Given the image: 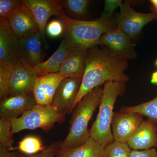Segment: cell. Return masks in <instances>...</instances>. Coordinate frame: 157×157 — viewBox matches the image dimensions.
Listing matches in <instances>:
<instances>
[{"mask_svg":"<svg viewBox=\"0 0 157 157\" xmlns=\"http://www.w3.org/2000/svg\"><path fill=\"white\" fill-rule=\"evenodd\" d=\"M122 109L129 112L137 113L157 122V96L148 102L136 106L123 107Z\"/></svg>","mask_w":157,"mask_h":157,"instance_id":"22","label":"cell"},{"mask_svg":"<svg viewBox=\"0 0 157 157\" xmlns=\"http://www.w3.org/2000/svg\"><path fill=\"white\" fill-rule=\"evenodd\" d=\"M155 63L156 66L157 67V59H156V60Z\"/></svg>","mask_w":157,"mask_h":157,"instance_id":"35","label":"cell"},{"mask_svg":"<svg viewBox=\"0 0 157 157\" xmlns=\"http://www.w3.org/2000/svg\"><path fill=\"white\" fill-rule=\"evenodd\" d=\"M128 59L97 46L88 49L84 75L72 112L85 95L108 81L125 83L129 78L125 73Z\"/></svg>","mask_w":157,"mask_h":157,"instance_id":"1","label":"cell"},{"mask_svg":"<svg viewBox=\"0 0 157 157\" xmlns=\"http://www.w3.org/2000/svg\"><path fill=\"white\" fill-rule=\"evenodd\" d=\"M58 17L64 25V38L73 47L85 50L99 45L104 33L117 28L115 20L103 13L100 18L92 21L73 19L67 16L63 11Z\"/></svg>","mask_w":157,"mask_h":157,"instance_id":"2","label":"cell"},{"mask_svg":"<svg viewBox=\"0 0 157 157\" xmlns=\"http://www.w3.org/2000/svg\"><path fill=\"white\" fill-rule=\"evenodd\" d=\"M62 141H58L53 142L46 147L45 150L38 154L32 155L25 156L18 155V157H56L57 152L60 147Z\"/></svg>","mask_w":157,"mask_h":157,"instance_id":"29","label":"cell"},{"mask_svg":"<svg viewBox=\"0 0 157 157\" xmlns=\"http://www.w3.org/2000/svg\"><path fill=\"white\" fill-rule=\"evenodd\" d=\"M104 147L90 138L80 146L73 148L59 147L56 157H103Z\"/></svg>","mask_w":157,"mask_h":157,"instance_id":"20","label":"cell"},{"mask_svg":"<svg viewBox=\"0 0 157 157\" xmlns=\"http://www.w3.org/2000/svg\"><path fill=\"white\" fill-rule=\"evenodd\" d=\"M64 78L59 73L38 76L33 91L37 104L41 105L52 104L57 89Z\"/></svg>","mask_w":157,"mask_h":157,"instance_id":"14","label":"cell"},{"mask_svg":"<svg viewBox=\"0 0 157 157\" xmlns=\"http://www.w3.org/2000/svg\"><path fill=\"white\" fill-rule=\"evenodd\" d=\"M87 51L73 47L61 66L59 73L64 78L82 79L85 70Z\"/></svg>","mask_w":157,"mask_h":157,"instance_id":"17","label":"cell"},{"mask_svg":"<svg viewBox=\"0 0 157 157\" xmlns=\"http://www.w3.org/2000/svg\"><path fill=\"white\" fill-rule=\"evenodd\" d=\"M42 40L39 31L19 39L22 56L34 67L44 62Z\"/></svg>","mask_w":157,"mask_h":157,"instance_id":"18","label":"cell"},{"mask_svg":"<svg viewBox=\"0 0 157 157\" xmlns=\"http://www.w3.org/2000/svg\"><path fill=\"white\" fill-rule=\"evenodd\" d=\"M21 56L19 39L11 30L8 19L0 18V61L12 67Z\"/></svg>","mask_w":157,"mask_h":157,"instance_id":"10","label":"cell"},{"mask_svg":"<svg viewBox=\"0 0 157 157\" xmlns=\"http://www.w3.org/2000/svg\"><path fill=\"white\" fill-rule=\"evenodd\" d=\"M104 4V11L103 13L107 16L111 17L112 13L117 7H120L122 4L121 0H106Z\"/></svg>","mask_w":157,"mask_h":157,"instance_id":"30","label":"cell"},{"mask_svg":"<svg viewBox=\"0 0 157 157\" xmlns=\"http://www.w3.org/2000/svg\"><path fill=\"white\" fill-rule=\"evenodd\" d=\"M150 2L151 4L153 12L157 16V0H151Z\"/></svg>","mask_w":157,"mask_h":157,"instance_id":"33","label":"cell"},{"mask_svg":"<svg viewBox=\"0 0 157 157\" xmlns=\"http://www.w3.org/2000/svg\"><path fill=\"white\" fill-rule=\"evenodd\" d=\"M17 148L23 153L29 155L42 152L46 149L41 139L34 135H29L23 138L18 143Z\"/></svg>","mask_w":157,"mask_h":157,"instance_id":"23","label":"cell"},{"mask_svg":"<svg viewBox=\"0 0 157 157\" xmlns=\"http://www.w3.org/2000/svg\"><path fill=\"white\" fill-rule=\"evenodd\" d=\"M73 48L68 40L65 38L63 39L58 48L47 60L34 67L39 76L59 73L61 66Z\"/></svg>","mask_w":157,"mask_h":157,"instance_id":"19","label":"cell"},{"mask_svg":"<svg viewBox=\"0 0 157 157\" xmlns=\"http://www.w3.org/2000/svg\"><path fill=\"white\" fill-rule=\"evenodd\" d=\"M143 116L121 109L113 113L111 126L114 141L127 143L143 121Z\"/></svg>","mask_w":157,"mask_h":157,"instance_id":"8","label":"cell"},{"mask_svg":"<svg viewBox=\"0 0 157 157\" xmlns=\"http://www.w3.org/2000/svg\"><path fill=\"white\" fill-rule=\"evenodd\" d=\"M120 9V11L115 19L117 27L131 39L137 37L147 24L157 19V15L153 12L141 13L135 11L129 2L123 3Z\"/></svg>","mask_w":157,"mask_h":157,"instance_id":"6","label":"cell"},{"mask_svg":"<svg viewBox=\"0 0 157 157\" xmlns=\"http://www.w3.org/2000/svg\"><path fill=\"white\" fill-rule=\"evenodd\" d=\"M23 5V1L0 0V18L8 19L12 11Z\"/></svg>","mask_w":157,"mask_h":157,"instance_id":"27","label":"cell"},{"mask_svg":"<svg viewBox=\"0 0 157 157\" xmlns=\"http://www.w3.org/2000/svg\"><path fill=\"white\" fill-rule=\"evenodd\" d=\"M127 143L132 150L157 147V122L148 118L144 120Z\"/></svg>","mask_w":157,"mask_h":157,"instance_id":"16","label":"cell"},{"mask_svg":"<svg viewBox=\"0 0 157 157\" xmlns=\"http://www.w3.org/2000/svg\"><path fill=\"white\" fill-rule=\"evenodd\" d=\"M151 82L152 84L157 85V71H155L152 74Z\"/></svg>","mask_w":157,"mask_h":157,"instance_id":"34","label":"cell"},{"mask_svg":"<svg viewBox=\"0 0 157 157\" xmlns=\"http://www.w3.org/2000/svg\"><path fill=\"white\" fill-rule=\"evenodd\" d=\"M24 4L31 11L39 27L42 40H45L47 22L52 16L58 17L63 9L59 1L57 0H23Z\"/></svg>","mask_w":157,"mask_h":157,"instance_id":"9","label":"cell"},{"mask_svg":"<svg viewBox=\"0 0 157 157\" xmlns=\"http://www.w3.org/2000/svg\"><path fill=\"white\" fill-rule=\"evenodd\" d=\"M8 20L11 30L19 39L39 31L33 14L24 3L11 12Z\"/></svg>","mask_w":157,"mask_h":157,"instance_id":"15","label":"cell"},{"mask_svg":"<svg viewBox=\"0 0 157 157\" xmlns=\"http://www.w3.org/2000/svg\"><path fill=\"white\" fill-rule=\"evenodd\" d=\"M12 67L0 61V99L9 97V86Z\"/></svg>","mask_w":157,"mask_h":157,"instance_id":"25","label":"cell"},{"mask_svg":"<svg viewBox=\"0 0 157 157\" xmlns=\"http://www.w3.org/2000/svg\"><path fill=\"white\" fill-rule=\"evenodd\" d=\"M16 153L9 151L7 149L0 146V157H18Z\"/></svg>","mask_w":157,"mask_h":157,"instance_id":"32","label":"cell"},{"mask_svg":"<svg viewBox=\"0 0 157 157\" xmlns=\"http://www.w3.org/2000/svg\"><path fill=\"white\" fill-rule=\"evenodd\" d=\"M103 88L99 86L85 95L77 104L70 121V131L60 147L73 148L82 145L90 138L89 122L100 104Z\"/></svg>","mask_w":157,"mask_h":157,"instance_id":"3","label":"cell"},{"mask_svg":"<svg viewBox=\"0 0 157 157\" xmlns=\"http://www.w3.org/2000/svg\"><path fill=\"white\" fill-rule=\"evenodd\" d=\"M46 32L49 37L57 38L65 32L64 25L61 20H53L47 24Z\"/></svg>","mask_w":157,"mask_h":157,"instance_id":"28","label":"cell"},{"mask_svg":"<svg viewBox=\"0 0 157 157\" xmlns=\"http://www.w3.org/2000/svg\"><path fill=\"white\" fill-rule=\"evenodd\" d=\"M38 76L33 66L21 56L12 67L9 97L33 94L34 85Z\"/></svg>","mask_w":157,"mask_h":157,"instance_id":"7","label":"cell"},{"mask_svg":"<svg viewBox=\"0 0 157 157\" xmlns=\"http://www.w3.org/2000/svg\"><path fill=\"white\" fill-rule=\"evenodd\" d=\"M131 150L127 143L114 141L104 147L103 157H130Z\"/></svg>","mask_w":157,"mask_h":157,"instance_id":"24","label":"cell"},{"mask_svg":"<svg viewBox=\"0 0 157 157\" xmlns=\"http://www.w3.org/2000/svg\"><path fill=\"white\" fill-rule=\"evenodd\" d=\"M12 135L11 122L0 119V146L3 147L9 151H12L14 149Z\"/></svg>","mask_w":157,"mask_h":157,"instance_id":"26","label":"cell"},{"mask_svg":"<svg viewBox=\"0 0 157 157\" xmlns=\"http://www.w3.org/2000/svg\"><path fill=\"white\" fill-rule=\"evenodd\" d=\"M65 121V115L53 104H37L11 121V132L13 134L22 130L36 129L48 132L56 124H62Z\"/></svg>","mask_w":157,"mask_h":157,"instance_id":"5","label":"cell"},{"mask_svg":"<svg viewBox=\"0 0 157 157\" xmlns=\"http://www.w3.org/2000/svg\"><path fill=\"white\" fill-rule=\"evenodd\" d=\"M82 79L64 78L59 84L52 104L63 114L71 113L80 86Z\"/></svg>","mask_w":157,"mask_h":157,"instance_id":"11","label":"cell"},{"mask_svg":"<svg viewBox=\"0 0 157 157\" xmlns=\"http://www.w3.org/2000/svg\"><path fill=\"white\" fill-rule=\"evenodd\" d=\"M37 104L33 94L9 96L1 101L0 119L11 122Z\"/></svg>","mask_w":157,"mask_h":157,"instance_id":"13","label":"cell"},{"mask_svg":"<svg viewBox=\"0 0 157 157\" xmlns=\"http://www.w3.org/2000/svg\"><path fill=\"white\" fill-rule=\"evenodd\" d=\"M65 14L73 19L82 18L88 11L90 1L88 0H63L59 1Z\"/></svg>","mask_w":157,"mask_h":157,"instance_id":"21","label":"cell"},{"mask_svg":"<svg viewBox=\"0 0 157 157\" xmlns=\"http://www.w3.org/2000/svg\"><path fill=\"white\" fill-rule=\"evenodd\" d=\"M125 83L108 81L104 84L98 116L90 130V137L104 147L114 141L111 123L117 99L121 94Z\"/></svg>","mask_w":157,"mask_h":157,"instance_id":"4","label":"cell"},{"mask_svg":"<svg viewBox=\"0 0 157 157\" xmlns=\"http://www.w3.org/2000/svg\"><path fill=\"white\" fill-rule=\"evenodd\" d=\"M99 45L106 46L110 52L124 57L128 60L136 57V52L131 39L117 28L104 33L100 39Z\"/></svg>","mask_w":157,"mask_h":157,"instance_id":"12","label":"cell"},{"mask_svg":"<svg viewBox=\"0 0 157 157\" xmlns=\"http://www.w3.org/2000/svg\"><path fill=\"white\" fill-rule=\"evenodd\" d=\"M130 157H157V151L154 148L143 150H132Z\"/></svg>","mask_w":157,"mask_h":157,"instance_id":"31","label":"cell"}]
</instances>
